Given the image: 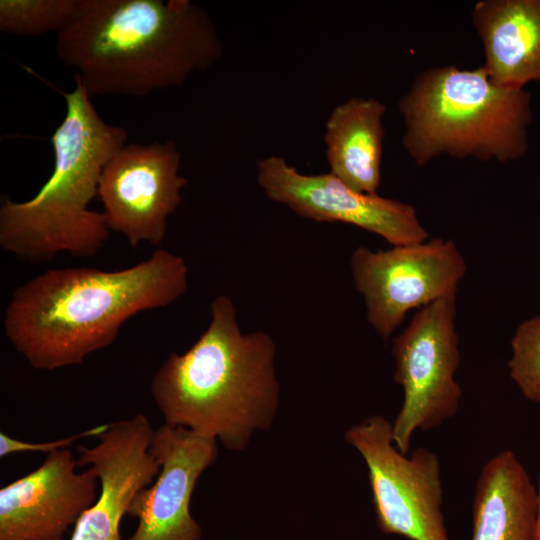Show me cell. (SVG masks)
<instances>
[{
	"label": "cell",
	"instance_id": "cell-14",
	"mask_svg": "<svg viewBox=\"0 0 540 540\" xmlns=\"http://www.w3.org/2000/svg\"><path fill=\"white\" fill-rule=\"evenodd\" d=\"M471 20L494 84L524 88L540 82V0H480Z\"/></svg>",
	"mask_w": 540,
	"mask_h": 540
},
{
	"label": "cell",
	"instance_id": "cell-11",
	"mask_svg": "<svg viewBox=\"0 0 540 540\" xmlns=\"http://www.w3.org/2000/svg\"><path fill=\"white\" fill-rule=\"evenodd\" d=\"M217 440L167 424L154 430L149 451L160 465L154 481L138 491L126 515L138 520L126 540H201L190 512L196 483L217 459Z\"/></svg>",
	"mask_w": 540,
	"mask_h": 540
},
{
	"label": "cell",
	"instance_id": "cell-15",
	"mask_svg": "<svg viewBox=\"0 0 540 540\" xmlns=\"http://www.w3.org/2000/svg\"><path fill=\"white\" fill-rule=\"evenodd\" d=\"M537 488L511 450L489 459L477 479L472 540H535Z\"/></svg>",
	"mask_w": 540,
	"mask_h": 540
},
{
	"label": "cell",
	"instance_id": "cell-8",
	"mask_svg": "<svg viewBox=\"0 0 540 540\" xmlns=\"http://www.w3.org/2000/svg\"><path fill=\"white\" fill-rule=\"evenodd\" d=\"M350 267L365 300L367 321L383 338L410 310L456 296L467 270L457 245L443 238L379 251L360 246Z\"/></svg>",
	"mask_w": 540,
	"mask_h": 540
},
{
	"label": "cell",
	"instance_id": "cell-10",
	"mask_svg": "<svg viewBox=\"0 0 540 540\" xmlns=\"http://www.w3.org/2000/svg\"><path fill=\"white\" fill-rule=\"evenodd\" d=\"M180 164L173 140L119 148L105 164L98 186L108 229L122 234L132 247L142 242L159 246L187 184Z\"/></svg>",
	"mask_w": 540,
	"mask_h": 540
},
{
	"label": "cell",
	"instance_id": "cell-17",
	"mask_svg": "<svg viewBox=\"0 0 540 540\" xmlns=\"http://www.w3.org/2000/svg\"><path fill=\"white\" fill-rule=\"evenodd\" d=\"M81 0H1L0 30L33 37L60 32L76 16Z\"/></svg>",
	"mask_w": 540,
	"mask_h": 540
},
{
	"label": "cell",
	"instance_id": "cell-6",
	"mask_svg": "<svg viewBox=\"0 0 540 540\" xmlns=\"http://www.w3.org/2000/svg\"><path fill=\"white\" fill-rule=\"evenodd\" d=\"M455 303L456 296H452L418 309L393 339L394 380L404 396L392 432L394 444L403 454L410 451L418 430L439 427L459 409L462 390L455 373L461 357Z\"/></svg>",
	"mask_w": 540,
	"mask_h": 540
},
{
	"label": "cell",
	"instance_id": "cell-9",
	"mask_svg": "<svg viewBox=\"0 0 540 540\" xmlns=\"http://www.w3.org/2000/svg\"><path fill=\"white\" fill-rule=\"evenodd\" d=\"M256 167L257 182L266 196L301 217L350 224L382 237L392 246L428 239L411 204L359 192L329 172L304 174L278 155L259 159Z\"/></svg>",
	"mask_w": 540,
	"mask_h": 540
},
{
	"label": "cell",
	"instance_id": "cell-19",
	"mask_svg": "<svg viewBox=\"0 0 540 540\" xmlns=\"http://www.w3.org/2000/svg\"><path fill=\"white\" fill-rule=\"evenodd\" d=\"M106 428V424L96 426L80 433L64 437L61 439L46 441V442H26L9 436L8 434L0 433V457H6L19 452H47L52 453L57 450L66 449L74 442L90 436L100 435Z\"/></svg>",
	"mask_w": 540,
	"mask_h": 540
},
{
	"label": "cell",
	"instance_id": "cell-20",
	"mask_svg": "<svg viewBox=\"0 0 540 540\" xmlns=\"http://www.w3.org/2000/svg\"><path fill=\"white\" fill-rule=\"evenodd\" d=\"M537 494H538V510H537L535 540H540V473H539V479H538Z\"/></svg>",
	"mask_w": 540,
	"mask_h": 540
},
{
	"label": "cell",
	"instance_id": "cell-4",
	"mask_svg": "<svg viewBox=\"0 0 540 540\" xmlns=\"http://www.w3.org/2000/svg\"><path fill=\"white\" fill-rule=\"evenodd\" d=\"M74 79V89L63 93L64 118L51 137L50 177L26 201L6 196L1 201L0 246L28 262H47L61 252L91 257L109 237L103 213L89 204L98 195L105 164L128 135L98 114L92 97Z\"/></svg>",
	"mask_w": 540,
	"mask_h": 540
},
{
	"label": "cell",
	"instance_id": "cell-3",
	"mask_svg": "<svg viewBox=\"0 0 540 540\" xmlns=\"http://www.w3.org/2000/svg\"><path fill=\"white\" fill-rule=\"evenodd\" d=\"M210 312L196 342L181 354L171 353L156 371L151 395L164 424L241 451L276 417V346L265 332L241 331L229 297H216Z\"/></svg>",
	"mask_w": 540,
	"mask_h": 540
},
{
	"label": "cell",
	"instance_id": "cell-13",
	"mask_svg": "<svg viewBox=\"0 0 540 540\" xmlns=\"http://www.w3.org/2000/svg\"><path fill=\"white\" fill-rule=\"evenodd\" d=\"M153 432L148 417L139 413L106 424L94 446H79L78 466L95 470L100 493L74 525L70 540H121L120 523L131 500L160 471L149 451Z\"/></svg>",
	"mask_w": 540,
	"mask_h": 540
},
{
	"label": "cell",
	"instance_id": "cell-1",
	"mask_svg": "<svg viewBox=\"0 0 540 540\" xmlns=\"http://www.w3.org/2000/svg\"><path fill=\"white\" fill-rule=\"evenodd\" d=\"M187 286L185 260L165 249L121 270L50 269L15 288L4 332L37 370L79 365L111 345L129 318L172 304Z\"/></svg>",
	"mask_w": 540,
	"mask_h": 540
},
{
	"label": "cell",
	"instance_id": "cell-16",
	"mask_svg": "<svg viewBox=\"0 0 540 540\" xmlns=\"http://www.w3.org/2000/svg\"><path fill=\"white\" fill-rule=\"evenodd\" d=\"M385 113L380 100L356 96L336 105L325 122L329 173L359 192L376 194L380 185Z\"/></svg>",
	"mask_w": 540,
	"mask_h": 540
},
{
	"label": "cell",
	"instance_id": "cell-7",
	"mask_svg": "<svg viewBox=\"0 0 540 540\" xmlns=\"http://www.w3.org/2000/svg\"><path fill=\"white\" fill-rule=\"evenodd\" d=\"M345 440L362 456L368 471L376 523L387 535L409 540H450L443 515L439 457L419 447L401 453L392 423L372 415L352 426Z\"/></svg>",
	"mask_w": 540,
	"mask_h": 540
},
{
	"label": "cell",
	"instance_id": "cell-18",
	"mask_svg": "<svg viewBox=\"0 0 540 540\" xmlns=\"http://www.w3.org/2000/svg\"><path fill=\"white\" fill-rule=\"evenodd\" d=\"M510 345V377L528 400L540 404V314L517 327Z\"/></svg>",
	"mask_w": 540,
	"mask_h": 540
},
{
	"label": "cell",
	"instance_id": "cell-12",
	"mask_svg": "<svg viewBox=\"0 0 540 540\" xmlns=\"http://www.w3.org/2000/svg\"><path fill=\"white\" fill-rule=\"evenodd\" d=\"M70 449L49 453L29 474L0 489V540H64L97 500L92 467L78 472Z\"/></svg>",
	"mask_w": 540,
	"mask_h": 540
},
{
	"label": "cell",
	"instance_id": "cell-2",
	"mask_svg": "<svg viewBox=\"0 0 540 540\" xmlns=\"http://www.w3.org/2000/svg\"><path fill=\"white\" fill-rule=\"evenodd\" d=\"M56 54L91 97H145L215 65L223 46L189 0H81L56 34Z\"/></svg>",
	"mask_w": 540,
	"mask_h": 540
},
{
	"label": "cell",
	"instance_id": "cell-5",
	"mask_svg": "<svg viewBox=\"0 0 540 540\" xmlns=\"http://www.w3.org/2000/svg\"><path fill=\"white\" fill-rule=\"evenodd\" d=\"M398 110L405 127L403 147L419 166L444 154L505 163L528 150L530 93L494 84L483 65L425 69L399 100Z\"/></svg>",
	"mask_w": 540,
	"mask_h": 540
}]
</instances>
